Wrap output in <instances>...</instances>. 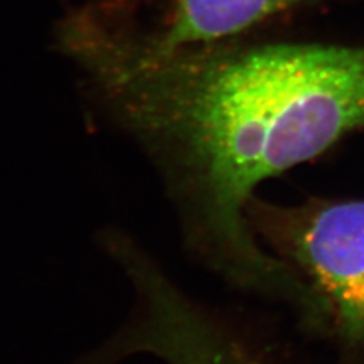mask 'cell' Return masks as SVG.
I'll return each mask as SVG.
<instances>
[{
	"instance_id": "cell-1",
	"label": "cell",
	"mask_w": 364,
	"mask_h": 364,
	"mask_svg": "<svg viewBox=\"0 0 364 364\" xmlns=\"http://www.w3.org/2000/svg\"><path fill=\"white\" fill-rule=\"evenodd\" d=\"M97 70L158 170L182 238L231 286L287 304L304 326L321 304L250 230L267 179L364 131V46L102 43Z\"/></svg>"
},
{
	"instance_id": "cell-2",
	"label": "cell",
	"mask_w": 364,
	"mask_h": 364,
	"mask_svg": "<svg viewBox=\"0 0 364 364\" xmlns=\"http://www.w3.org/2000/svg\"><path fill=\"white\" fill-rule=\"evenodd\" d=\"M246 218L257 240L306 284L336 340L337 364L364 360V200L310 198L273 203L255 196Z\"/></svg>"
},
{
	"instance_id": "cell-3",
	"label": "cell",
	"mask_w": 364,
	"mask_h": 364,
	"mask_svg": "<svg viewBox=\"0 0 364 364\" xmlns=\"http://www.w3.org/2000/svg\"><path fill=\"white\" fill-rule=\"evenodd\" d=\"M304 0H167L164 26L155 37L163 46L225 41Z\"/></svg>"
},
{
	"instance_id": "cell-4",
	"label": "cell",
	"mask_w": 364,
	"mask_h": 364,
	"mask_svg": "<svg viewBox=\"0 0 364 364\" xmlns=\"http://www.w3.org/2000/svg\"><path fill=\"white\" fill-rule=\"evenodd\" d=\"M168 364H279L259 341L235 333H207L181 343Z\"/></svg>"
}]
</instances>
